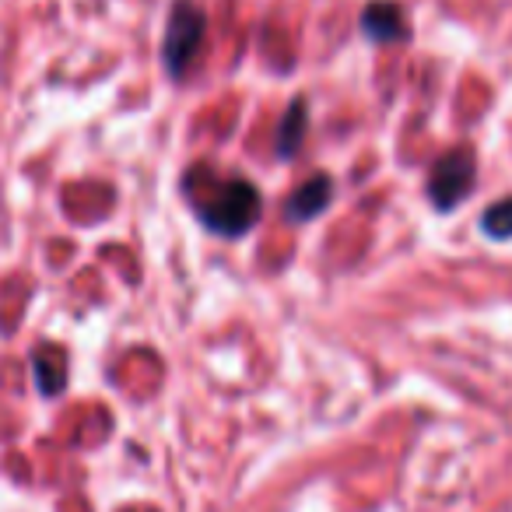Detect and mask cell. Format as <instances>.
<instances>
[{
	"mask_svg": "<svg viewBox=\"0 0 512 512\" xmlns=\"http://www.w3.org/2000/svg\"><path fill=\"white\" fill-rule=\"evenodd\" d=\"M477 162L470 155V148H453L432 165L428 176V197L439 211H453L470 190H474Z\"/></svg>",
	"mask_w": 512,
	"mask_h": 512,
	"instance_id": "obj_3",
	"label": "cell"
},
{
	"mask_svg": "<svg viewBox=\"0 0 512 512\" xmlns=\"http://www.w3.org/2000/svg\"><path fill=\"white\" fill-rule=\"evenodd\" d=\"M183 186L190 193L197 218L211 232L228 235V239L246 235L260 221V214H264V197H260V190L249 179H218L211 169L197 165V169L186 172Z\"/></svg>",
	"mask_w": 512,
	"mask_h": 512,
	"instance_id": "obj_1",
	"label": "cell"
},
{
	"mask_svg": "<svg viewBox=\"0 0 512 512\" xmlns=\"http://www.w3.org/2000/svg\"><path fill=\"white\" fill-rule=\"evenodd\" d=\"M481 232L498 242L512 239V197L495 200V204L481 214Z\"/></svg>",
	"mask_w": 512,
	"mask_h": 512,
	"instance_id": "obj_8",
	"label": "cell"
},
{
	"mask_svg": "<svg viewBox=\"0 0 512 512\" xmlns=\"http://www.w3.org/2000/svg\"><path fill=\"white\" fill-rule=\"evenodd\" d=\"M330 193H334L330 176L327 172H316L313 179H306V183L288 197V204H285L288 221H309V218H316V214H323L330 204Z\"/></svg>",
	"mask_w": 512,
	"mask_h": 512,
	"instance_id": "obj_5",
	"label": "cell"
},
{
	"mask_svg": "<svg viewBox=\"0 0 512 512\" xmlns=\"http://www.w3.org/2000/svg\"><path fill=\"white\" fill-rule=\"evenodd\" d=\"M32 372L43 397H57L67 386V351L60 344H39L32 355Z\"/></svg>",
	"mask_w": 512,
	"mask_h": 512,
	"instance_id": "obj_6",
	"label": "cell"
},
{
	"mask_svg": "<svg viewBox=\"0 0 512 512\" xmlns=\"http://www.w3.org/2000/svg\"><path fill=\"white\" fill-rule=\"evenodd\" d=\"M358 29H362L365 39L379 46H390V43H407L411 39V25H407V15L400 4L393 0H369L358 15Z\"/></svg>",
	"mask_w": 512,
	"mask_h": 512,
	"instance_id": "obj_4",
	"label": "cell"
},
{
	"mask_svg": "<svg viewBox=\"0 0 512 512\" xmlns=\"http://www.w3.org/2000/svg\"><path fill=\"white\" fill-rule=\"evenodd\" d=\"M306 130H309V102L302 99V95H295L278 120L274 151H278L281 158H295V151H299L302 141H306Z\"/></svg>",
	"mask_w": 512,
	"mask_h": 512,
	"instance_id": "obj_7",
	"label": "cell"
},
{
	"mask_svg": "<svg viewBox=\"0 0 512 512\" xmlns=\"http://www.w3.org/2000/svg\"><path fill=\"white\" fill-rule=\"evenodd\" d=\"M207 39V15L197 0H172L162 36V64L172 81H183L186 71L197 64Z\"/></svg>",
	"mask_w": 512,
	"mask_h": 512,
	"instance_id": "obj_2",
	"label": "cell"
}]
</instances>
